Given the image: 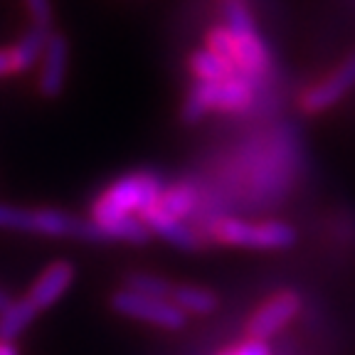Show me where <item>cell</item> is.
<instances>
[{
    "label": "cell",
    "instance_id": "1",
    "mask_svg": "<svg viewBox=\"0 0 355 355\" xmlns=\"http://www.w3.org/2000/svg\"><path fill=\"white\" fill-rule=\"evenodd\" d=\"M0 230L47 234V237H74L84 242H104L99 225L92 217L79 220L77 215L55 207H15L0 202Z\"/></svg>",
    "mask_w": 355,
    "mask_h": 355
},
{
    "label": "cell",
    "instance_id": "2",
    "mask_svg": "<svg viewBox=\"0 0 355 355\" xmlns=\"http://www.w3.org/2000/svg\"><path fill=\"white\" fill-rule=\"evenodd\" d=\"M254 94L257 82L244 72H234L222 82H195L183 101L180 116L185 123H198L212 111L242 114L254 104Z\"/></svg>",
    "mask_w": 355,
    "mask_h": 355
},
{
    "label": "cell",
    "instance_id": "3",
    "mask_svg": "<svg viewBox=\"0 0 355 355\" xmlns=\"http://www.w3.org/2000/svg\"><path fill=\"white\" fill-rule=\"evenodd\" d=\"M161 190H163L161 178L155 175V173L148 171L128 173V175L114 180L92 202V220L104 225V222L119 220V217H126V215H141L150 205H155Z\"/></svg>",
    "mask_w": 355,
    "mask_h": 355
},
{
    "label": "cell",
    "instance_id": "4",
    "mask_svg": "<svg viewBox=\"0 0 355 355\" xmlns=\"http://www.w3.org/2000/svg\"><path fill=\"white\" fill-rule=\"evenodd\" d=\"M212 239L242 250L279 252L296 244V230L284 220L247 222L242 217H220L212 222Z\"/></svg>",
    "mask_w": 355,
    "mask_h": 355
},
{
    "label": "cell",
    "instance_id": "5",
    "mask_svg": "<svg viewBox=\"0 0 355 355\" xmlns=\"http://www.w3.org/2000/svg\"><path fill=\"white\" fill-rule=\"evenodd\" d=\"M222 17L230 28L237 47V69L247 77L257 79L272 72V55L257 30L252 12L244 0H222Z\"/></svg>",
    "mask_w": 355,
    "mask_h": 355
},
{
    "label": "cell",
    "instance_id": "6",
    "mask_svg": "<svg viewBox=\"0 0 355 355\" xmlns=\"http://www.w3.org/2000/svg\"><path fill=\"white\" fill-rule=\"evenodd\" d=\"M111 309L128 318L158 326L163 331H180L188 323V313L173 299L144 296L139 291H131V288H121V291L111 296Z\"/></svg>",
    "mask_w": 355,
    "mask_h": 355
},
{
    "label": "cell",
    "instance_id": "7",
    "mask_svg": "<svg viewBox=\"0 0 355 355\" xmlns=\"http://www.w3.org/2000/svg\"><path fill=\"white\" fill-rule=\"evenodd\" d=\"M355 89V52L345 62H340L333 72H328L318 84L306 89L301 96V106L306 114H321L336 106L348 92Z\"/></svg>",
    "mask_w": 355,
    "mask_h": 355
},
{
    "label": "cell",
    "instance_id": "8",
    "mask_svg": "<svg viewBox=\"0 0 355 355\" xmlns=\"http://www.w3.org/2000/svg\"><path fill=\"white\" fill-rule=\"evenodd\" d=\"M301 311V296L296 291H279L277 296H272L269 301L257 309V313L250 318L247 326V336L250 338H261L269 340L272 336H277L279 331L288 326L299 316Z\"/></svg>",
    "mask_w": 355,
    "mask_h": 355
},
{
    "label": "cell",
    "instance_id": "9",
    "mask_svg": "<svg viewBox=\"0 0 355 355\" xmlns=\"http://www.w3.org/2000/svg\"><path fill=\"white\" fill-rule=\"evenodd\" d=\"M67 72H69V42L64 35L50 33L42 60H40L37 92L44 99H57L64 92Z\"/></svg>",
    "mask_w": 355,
    "mask_h": 355
},
{
    "label": "cell",
    "instance_id": "10",
    "mask_svg": "<svg viewBox=\"0 0 355 355\" xmlns=\"http://www.w3.org/2000/svg\"><path fill=\"white\" fill-rule=\"evenodd\" d=\"M72 282H74V264H69V261H52L35 279L33 286H30L28 291L30 304L37 311L50 309V306H55L67 294V288L72 286Z\"/></svg>",
    "mask_w": 355,
    "mask_h": 355
},
{
    "label": "cell",
    "instance_id": "11",
    "mask_svg": "<svg viewBox=\"0 0 355 355\" xmlns=\"http://www.w3.org/2000/svg\"><path fill=\"white\" fill-rule=\"evenodd\" d=\"M141 217L146 220V225L150 227L153 237L166 239L168 244L178 247V250L185 252H195L200 247V237L188 222L180 220V217H173L168 212H163L161 207L150 205L148 210L141 212Z\"/></svg>",
    "mask_w": 355,
    "mask_h": 355
},
{
    "label": "cell",
    "instance_id": "12",
    "mask_svg": "<svg viewBox=\"0 0 355 355\" xmlns=\"http://www.w3.org/2000/svg\"><path fill=\"white\" fill-rule=\"evenodd\" d=\"M47 37H50V28H40V25H33L28 33L22 35L15 44H10L12 52V67H15V74H22L33 69L40 60H42L44 44H47Z\"/></svg>",
    "mask_w": 355,
    "mask_h": 355
},
{
    "label": "cell",
    "instance_id": "13",
    "mask_svg": "<svg viewBox=\"0 0 355 355\" xmlns=\"http://www.w3.org/2000/svg\"><path fill=\"white\" fill-rule=\"evenodd\" d=\"M190 74H193L198 82H222V79L232 77L234 72H239L237 67L230 60H225L222 55H217L210 47H202V50H195L188 60Z\"/></svg>",
    "mask_w": 355,
    "mask_h": 355
},
{
    "label": "cell",
    "instance_id": "14",
    "mask_svg": "<svg viewBox=\"0 0 355 355\" xmlns=\"http://www.w3.org/2000/svg\"><path fill=\"white\" fill-rule=\"evenodd\" d=\"M171 299L188 316H210V313L217 311V306H220V299H217V294L212 288L195 286V284H178V286H173Z\"/></svg>",
    "mask_w": 355,
    "mask_h": 355
},
{
    "label": "cell",
    "instance_id": "15",
    "mask_svg": "<svg viewBox=\"0 0 355 355\" xmlns=\"http://www.w3.org/2000/svg\"><path fill=\"white\" fill-rule=\"evenodd\" d=\"M40 311L30 304V299L25 296L22 301H10L6 309L0 311V338L15 340L17 336L28 331L30 323L37 318Z\"/></svg>",
    "mask_w": 355,
    "mask_h": 355
},
{
    "label": "cell",
    "instance_id": "16",
    "mask_svg": "<svg viewBox=\"0 0 355 355\" xmlns=\"http://www.w3.org/2000/svg\"><path fill=\"white\" fill-rule=\"evenodd\" d=\"M155 207H161L163 212L173 217H180L185 220L188 215H193L195 207H198V190L188 183H178L171 188H163L158 200H155Z\"/></svg>",
    "mask_w": 355,
    "mask_h": 355
},
{
    "label": "cell",
    "instance_id": "17",
    "mask_svg": "<svg viewBox=\"0 0 355 355\" xmlns=\"http://www.w3.org/2000/svg\"><path fill=\"white\" fill-rule=\"evenodd\" d=\"M126 288L139 291L144 296H155V299H171L173 284H168L161 277H155V274H128Z\"/></svg>",
    "mask_w": 355,
    "mask_h": 355
},
{
    "label": "cell",
    "instance_id": "18",
    "mask_svg": "<svg viewBox=\"0 0 355 355\" xmlns=\"http://www.w3.org/2000/svg\"><path fill=\"white\" fill-rule=\"evenodd\" d=\"M205 44L237 67V47H234V37H232V33H230L227 25H215V28L207 30Z\"/></svg>",
    "mask_w": 355,
    "mask_h": 355
},
{
    "label": "cell",
    "instance_id": "19",
    "mask_svg": "<svg viewBox=\"0 0 355 355\" xmlns=\"http://www.w3.org/2000/svg\"><path fill=\"white\" fill-rule=\"evenodd\" d=\"M25 8H28V15L33 20V25L40 28H50L52 25V0H25Z\"/></svg>",
    "mask_w": 355,
    "mask_h": 355
},
{
    "label": "cell",
    "instance_id": "20",
    "mask_svg": "<svg viewBox=\"0 0 355 355\" xmlns=\"http://www.w3.org/2000/svg\"><path fill=\"white\" fill-rule=\"evenodd\" d=\"M232 355H272V348L266 345V340L261 338H250L247 336V340L244 343H239L234 350H230Z\"/></svg>",
    "mask_w": 355,
    "mask_h": 355
},
{
    "label": "cell",
    "instance_id": "21",
    "mask_svg": "<svg viewBox=\"0 0 355 355\" xmlns=\"http://www.w3.org/2000/svg\"><path fill=\"white\" fill-rule=\"evenodd\" d=\"M8 74H15V67H12L10 47H3L0 50V77H8Z\"/></svg>",
    "mask_w": 355,
    "mask_h": 355
},
{
    "label": "cell",
    "instance_id": "22",
    "mask_svg": "<svg viewBox=\"0 0 355 355\" xmlns=\"http://www.w3.org/2000/svg\"><path fill=\"white\" fill-rule=\"evenodd\" d=\"M0 355H20V353H17V348L12 345V340L0 338Z\"/></svg>",
    "mask_w": 355,
    "mask_h": 355
},
{
    "label": "cell",
    "instance_id": "23",
    "mask_svg": "<svg viewBox=\"0 0 355 355\" xmlns=\"http://www.w3.org/2000/svg\"><path fill=\"white\" fill-rule=\"evenodd\" d=\"M8 304H10V299H8V294H6V291H0V311L6 309Z\"/></svg>",
    "mask_w": 355,
    "mask_h": 355
},
{
    "label": "cell",
    "instance_id": "24",
    "mask_svg": "<svg viewBox=\"0 0 355 355\" xmlns=\"http://www.w3.org/2000/svg\"><path fill=\"white\" fill-rule=\"evenodd\" d=\"M222 355H232V353H222Z\"/></svg>",
    "mask_w": 355,
    "mask_h": 355
}]
</instances>
